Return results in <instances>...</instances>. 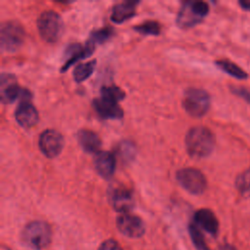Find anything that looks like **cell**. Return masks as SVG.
Instances as JSON below:
<instances>
[{
  "label": "cell",
  "instance_id": "cell-1",
  "mask_svg": "<svg viewBox=\"0 0 250 250\" xmlns=\"http://www.w3.org/2000/svg\"><path fill=\"white\" fill-rule=\"evenodd\" d=\"M187 151L195 158L208 156L214 149L215 137L213 133L204 126H195L188 130L185 139Z\"/></svg>",
  "mask_w": 250,
  "mask_h": 250
},
{
  "label": "cell",
  "instance_id": "cell-2",
  "mask_svg": "<svg viewBox=\"0 0 250 250\" xmlns=\"http://www.w3.org/2000/svg\"><path fill=\"white\" fill-rule=\"evenodd\" d=\"M21 239L25 245L32 249H45L52 240L51 227L43 221H32L23 228Z\"/></svg>",
  "mask_w": 250,
  "mask_h": 250
},
{
  "label": "cell",
  "instance_id": "cell-3",
  "mask_svg": "<svg viewBox=\"0 0 250 250\" xmlns=\"http://www.w3.org/2000/svg\"><path fill=\"white\" fill-rule=\"evenodd\" d=\"M183 106L190 116L201 117L210 107V96L202 89L188 88L184 95Z\"/></svg>",
  "mask_w": 250,
  "mask_h": 250
},
{
  "label": "cell",
  "instance_id": "cell-4",
  "mask_svg": "<svg viewBox=\"0 0 250 250\" xmlns=\"http://www.w3.org/2000/svg\"><path fill=\"white\" fill-rule=\"evenodd\" d=\"M37 28L43 40L49 43L56 42L62 31V21L60 15L48 10L40 14L37 20Z\"/></svg>",
  "mask_w": 250,
  "mask_h": 250
},
{
  "label": "cell",
  "instance_id": "cell-5",
  "mask_svg": "<svg viewBox=\"0 0 250 250\" xmlns=\"http://www.w3.org/2000/svg\"><path fill=\"white\" fill-rule=\"evenodd\" d=\"M0 96L3 104H12L16 100L22 102H29L32 95L25 89L21 88L16 80V77L10 73L1 74L0 83Z\"/></svg>",
  "mask_w": 250,
  "mask_h": 250
},
{
  "label": "cell",
  "instance_id": "cell-6",
  "mask_svg": "<svg viewBox=\"0 0 250 250\" xmlns=\"http://www.w3.org/2000/svg\"><path fill=\"white\" fill-rule=\"evenodd\" d=\"M25 32L17 21H6L1 25L0 45L4 52H15L23 44Z\"/></svg>",
  "mask_w": 250,
  "mask_h": 250
},
{
  "label": "cell",
  "instance_id": "cell-7",
  "mask_svg": "<svg viewBox=\"0 0 250 250\" xmlns=\"http://www.w3.org/2000/svg\"><path fill=\"white\" fill-rule=\"evenodd\" d=\"M176 179L186 190L192 194H201L207 186V181L203 173L192 167L178 170Z\"/></svg>",
  "mask_w": 250,
  "mask_h": 250
},
{
  "label": "cell",
  "instance_id": "cell-8",
  "mask_svg": "<svg viewBox=\"0 0 250 250\" xmlns=\"http://www.w3.org/2000/svg\"><path fill=\"white\" fill-rule=\"evenodd\" d=\"M38 146L41 152L49 158L58 156L63 147V138L54 129L44 130L38 140Z\"/></svg>",
  "mask_w": 250,
  "mask_h": 250
},
{
  "label": "cell",
  "instance_id": "cell-9",
  "mask_svg": "<svg viewBox=\"0 0 250 250\" xmlns=\"http://www.w3.org/2000/svg\"><path fill=\"white\" fill-rule=\"evenodd\" d=\"M116 227L123 235L130 238L141 237L146 230L143 220L130 213L121 214L116 219Z\"/></svg>",
  "mask_w": 250,
  "mask_h": 250
},
{
  "label": "cell",
  "instance_id": "cell-10",
  "mask_svg": "<svg viewBox=\"0 0 250 250\" xmlns=\"http://www.w3.org/2000/svg\"><path fill=\"white\" fill-rule=\"evenodd\" d=\"M109 202L117 212L128 213L134 207L133 193L125 187L113 188L109 192Z\"/></svg>",
  "mask_w": 250,
  "mask_h": 250
},
{
  "label": "cell",
  "instance_id": "cell-11",
  "mask_svg": "<svg viewBox=\"0 0 250 250\" xmlns=\"http://www.w3.org/2000/svg\"><path fill=\"white\" fill-rule=\"evenodd\" d=\"M93 106L102 118L120 119L124 114L122 108L118 104V102L102 96L93 101Z\"/></svg>",
  "mask_w": 250,
  "mask_h": 250
},
{
  "label": "cell",
  "instance_id": "cell-12",
  "mask_svg": "<svg viewBox=\"0 0 250 250\" xmlns=\"http://www.w3.org/2000/svg\"><path fill=\"white\" fill-rule=\"evenodd\" d=\"M95 51V44L88 40L87 43L82 46L80 44H72L70 46H68L66 52H65V62L63 64V66H62V71L64 72L66 71V69L73 64L74 62L85 59L89 56H91V54Z\"/></svg>",
  "mask_w": 250,
  "mask_h": 250
},
{
  "label": "cell",
  "instance_id": "cell-13",
  "mask_svg": "<svg viewBox=\"0 0 250 250\" xmlns=\"http://www.w3.org/2000/svg\"><path fill=\"white\" fill-rule=\"evenodd\" d=\"M96 171L104 179H110L115 171L116 160L114 155L109 151H99L94 158Z\"/></svg>",
  "mask_w": 250,
  "mask_h": 250
},
{
  "label": "cell",
  "instance_id": "cell-14",
  "mask_svg": "<svg viewBox=\"0 0 250 250\" xmlns=\"http://www.w3.org/2000/svg\"><path fill=\"white\" fill-rule=\"evenodd\" d=\"M15 118L21 127L30 128L38 122L39 114L32 104L29 102H22L15 111Z\"/></svg>",
  "mask_w": 250,
  "mask_h": 250
},
{
  "label": "cell",
  "instance_id": "cell-15",
  "mask_svg": "<svg viewBox=\"0 0 250 250\" xmlns=\"http://www.w3.org/2000/svg\"><path fill=\"white\" fill-rule=\"evenodd\" d=\"M202 19L203 18L194 9L192 1H187L183 4L179 11L177 23L181 28H189L199 23Z\"/></svg>",
  "mask_w": 250,
  "mask_h": 250
},
{
  "label": "cell",
  "instance_id": "cell-16",
  "mask_svg": "<svg viewBox=\"0 0 250 250\" xmlns=\"http://www.w3.org/2000/svg\"><path fill=\"white\" fill-rule=\"evenodd\" d=\"M194 224L212 235H216L219 229V222L215 214L206 208L199 209L195 212Z\"/></svg>",
  "mask_w": 250,
  "mask_h": 250
},
{
  "label": "cell",
  "instance_id": "cell-17",
  "mask_svg": "<svg viewBox=\"0 0 250 250\" xmlns=\"http://www.w3.org/2000/svg\"><path fill=\"white\" fill-rule=\"evenodd\" d=\"M77 139L81 147L89 153H98L102 146L99 135L88 129H81L77 133Z\"/></svg>",
  "mask_w": 250,
  "mask_h": 250
},
{
  "label": "cell",
  "instance_id": "cell-18",
  "mask_svg": "<svg viewBox=\"0 0 250 250\" xmlns=\"http://www.w3.org/2000/svg\"><path fill=\"white\" fill-rule=\"evenodd\" d=\"M138 4V1H124L114 5L111 11V21L121 23L131 19L136 14V6Z\"/></svg>",
  "mask_w": 250,
  "mask_h": 250
},
{
  "label": "cell",
  "instance_id": "cell-19",
  "mask_svg": "<svg viewBox=\"0 0 250 250\" xmlns=\"http://www.w3.org/2000/svg\"><path fill=\"white\" fill-rule=\"evenodd\" d=\"M216 64L223 71H225L226 73H228L237 79L247 78V73L241 67H239L237 64H235L234 62H232L230 61H227V60L216 61Z\"/></svg>",
  "mask_w": 250,
  "mask_h": 250
},
{
  "label": "cell",
  "instance_id": "cell-20",
  "mask_svg": "<svg viewBox=\"0 0 250 250\" xmlns=\"http://www.w3.org/2000/svg\"><path fill=\"white\" fill-rule=\"evenodd\" d=\"M96 67V60L79 63L73 70V78L77 83L83 82L91 76Z\"/></svg>",
  "mask_w": 250,
  "mask_h": 250
},
{
  "label": "cell",
  "instance_id": "cell-21",
  "mask_svg": "<svg viewBox=\"0 0 250 250\" xmlns=\"http://www.w3.org/2000/svg\"><path fill=\"white\" fill-rule=\"evenodd\" d=\"M188 229H189V234H190L192 243L197 250H210L204 239L202 232L200 231L199 228L195 224H190L188 227Z\"/></svg>",
  "mask_w": 250,
  "mask_h": 250
},
{
  "label": "cell",
  "instance_id": "cell-22",
  "mask_svg": "<svg viewBox=\"0 0 250 250\" xmlns=\"http://www.w3.org/2000/svg\"><path fill=\"white\" fill-rule=\"evenodd\" d=\"M136 32L144 35H158L160 33V24L155 21H147L133 27Z\"/></svg>",
  "mask_w": 250,
  "mask_h": 250
},
{
  "label": "cell",
  "instance_id": "cell-23",
  "mask_svg": "<svg viewBox=\"0 0 250 250\" xmlns=\"http://www.w3.org/2000/svg\"><path fill=\"white\" fill-rule=\"evenodd\" d=\"M101 96L113 100L115 102H119L125 98V93L121 88L115 85H110L101 88Z\"/></svg>",
  "mask_w": 250,
  "mask_h": 250
},
{
  "label": "cell",
  "instance_id": "cell-24",
  "mask_svg": "<svg viewBox=\"0 0 250 250\" xmlns=\"http://www.w3.org/2000/svg\"><path fill=\"white\" fill-rule=\"evenodd\" d=\"M113 35V29L111 27H103L97 30H94L91 35L89 40L92 41L95 45L96 44H102L107 41L111 36Z\"/></svg>",
  "mask_w": 250,
  "mask_h": 250
},
{
  "label": "cell",
  "instance_id": "cell-25",
  "mask_svg": "<svg viewBox=\"0 0 250 250\" xmlns=\"http://www.w3.org/2000/svg\"><path fill=\"white\" fill-rule=\"evenodd\" d=\"M236 185L237 188H239L240 190H246L250 188V170L237 178Z\"/></svg>",
  "mask_w": 250,
  "mask_h": 250
},
{
  "label": "cell",
  "instance_id": "cell-26",
  "mask_svg": "<svg viewBox=\"0 0 250 250\" xmlns=\"http://www.w3.org/2000/svg\"><path fill=\"white\" fill-rule=\"evenodd\" d=\"M98 250H122L120 244L114 239L104 240L99 247Z\"/></svg>",
  "mask_w": 250,
  "mask_h": 250
},
{
  "label": "cell",
  "instance_id": "cell-27",
  "mask_svg": "<svg viewBox=\"0 0 250 250\" xmlns=\"http://www.w3.org/2000/svg\"><path fill=\"white\" fill-rule=\"evenodd\" d=\"M233 93L250 103V91L246 88H234Z\"/></svg>",
  "mask_w": 250,
  "mask_h": 250
},
{
  "label": "cell",
  "instance_id": "cell-28",
  "mask_svg": "<svg viewBox=\"0 0 250 250\" xmlns=\"http://www.w3.org/2000/svg\"><path fill=\"white\" fill-rule=\"evenodd\" d=\"M239 4L244 10H250V0H241Z\"/></svg>",
  "mask_w": 250,
  "mask_h": 250
},
{
  "label": "cell",
  "instance_id": "cell-29",
  "mask_svg": "<svg viewBox=\"0 0 250 250\" xmlns=\"http://www.w3.org/2000/svg\"><path fill=\"white\" fill-rule=\"evenodd\" d=\"M222 250H235V248L232 247L231 245H224L222 247Z\"/></svg>",
  "mask_w": 250,
  "mask_h": 250
}]
</instances>
